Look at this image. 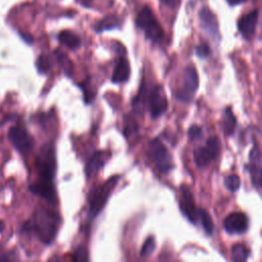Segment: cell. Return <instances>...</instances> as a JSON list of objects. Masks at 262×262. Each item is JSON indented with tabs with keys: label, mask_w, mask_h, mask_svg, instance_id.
<instances>
[{
	"label": "cell",
	"mask_w": 262,
	"mask_h": 262,
	"mask_svg": "<svg viewBox=\"0 0 262 262\" xmlns=\"http://www.w3.org/2000/svg\"><path fill=\"white\" fill-rule=\"evenodd\" d=\"M30 190L32 193L46 200L48 203L54 204L56 201V192L53 183L50 181L38 180L30 185Z\"/></svg>",
	"instance_id": "15"
},
{
	"label": "cell",
	"mask_w": 262,
	"mask_h": 262,
	"mask_svg": "<svg viewBox=\"0 0 262 262\" xmlns=\"http://www.w3.org/2000/svg\"><path fill=\"white\" fill-rule=\"evenodd\" d=\"M198 217L200 218L201 223H202L203 228L206 231V233L209 235L212 234V232L214 230V223H213V220H212L209 212L206 209L201 208L198 210Z\"/></svg>",
	"instance_id": "21"
},
{
	"label": "cell",
	"mask_w": 262,
	"mask_h": 262,
	"mask_svg": "<svg viewBox=\"0 0 262 262\" xmlns=\"http://www.w3.org/2000/svg\"><path fill=\"white\" fill-rule=\"evenodd\" d=\"M231 254L233 262H246L249 257L250 251L245 245L236 244L232 247Z\"/></svg>",
	"instance_id": "22"
},
{
	"label": "cell",
	"mask_w": 262,
	"mask_h": 262,
	"mask_svg": "<svg viewBox=\"0 0 262 262\" xmlns=\"http://www.w3.org/2000/svg\"><path fill=\"white\" fill-rule=\"evenodd\" d=\"M210 47L207 43H201L195 47V54L201 58H206L210 55Z\"/></svg>",
	"instance_id": "28"
},
{
	"label": "cell",
	"mask_w": 262,
	"mask_h": 262,
	"mask_svg": "<svg viewBox=\"0 0 262 262\" xmlns=\"http://www.w3.org/2000/svg\"><path fill=\"white\" fill-rule=\"evenodd\" d=\"M224 184H225L226 188L229 189L230 191H236L239 188L241 179L237 175L231 174L224 178Z\"/></svg>",
	"instance_id": "26"
},
{
	"label": "cell",
	"mask_w": 262,
	"mask_h": 262,
	"mask_svg": "<svg viewBox=\"0 0 262 262\" xmlns=\"http://www.w3.org/2000/svg\"><path fill=\"white\" fill-rule=\"evenodd\" d=\"M92 1H93V0H81L80 2H81V4L84 5V6H89Z\"/></svg>",
	"instance_id": "34"
},
{
	"label": "cell",
	"mask_w": 262,
	"mask_h": 262,
	"mask_svg": "<svg viewBox=\"0 0 262 262\" xmlns=\"http://www.w3.org/2000/svg\"><path fill=\"white\" fill-rule=\"evenodd\" d=\"M113 49H114L118 54H120L121 56H123V54L126 53L125 47H124L120 42H118V41H115V42L113 43Z\"/></svg>",
	"instance_id": "30"
},
{
	"label": "cell",
	"mask_w": 262,
	"mask_h": 262,
	"mask_svg": "<svg viewBox=\"0 0 262 262\" xmlns=\"http://www.w3.org/2000/svg\"><path fill=\"white\" fill-rule=\"evenodd\" d=\"M129 76H130V64L127 58L123 55L119 58V60L115 66L113 76H112V81L114 83L126 82L129 79Z\"/></svg>",
	"instance_id": "17"
},
{
	"label": "cell",
	"mask_w": 262,
	"mask_h": 262,
	"mask_svg": "<svg viewBox=\"0 0 262 262\" xmlns=\"http://www.w3.org/2000/svg\"><path fill=\"white\" fill-rule=\"evenodd\" d=\"M220 151V141L218 137H210L205 145L199 146L193 150V160L198 167H207L212 161H214Z\"/></svg>",
	"instance_id": "6"
},
{
	"label": "cell",
	"mask_w": 262,
	"mask_h": 262,
	"mask_svg": "<svg viewBox=\"0 0 262 262\" xmlns=\"http://www.w3.org/2000/svg\"><path fill=\"white\" fill-rule=\"evenodd\" d=\"M226 2L231 5V6H234V5H238L243 2H245V0H226Z\"/></svg>",
	"instance_id": "32"
},
{
	"label": "cell",
	"mask_w": 262,
	"mask_h": 262,
	"mask_svg": "<svg viewBox=\"0 0 262 262\" xmlns=\"http://www.w3.org/2000/svg\"><path fill=\"white\" fill-rule=\"evenodd\" d=\"M253 185L260 189L262 183V164H261V152L257 145H254L250 151L249 165H248Z\"/></svg>",
	"instance_id": "12"
},
{
	"label": "cell",
	"mask_w": 262,
	"mask_h": 262,
	"mask_svg": "<svg viewBox=\"0 0 262 262\" xmlns=\"http://www.w3.org/2000/svg\"><path fill=\"white\" fill-rule=\"evenodd\" d=\"M224 229L230 234H241L247 231L249 219L243 212H232L223 221Z\"/></svg>",
	"instance_id": "11"
},
{
	"label": "cell",
	"mask_w": 262,
	"mask_h": 262,
	"mask_svg": "<svg viewBox=\"0 0 262 262\" xmlns=\"http://www.w3.org/2000/svg\"><path fill=\"white\" fill-rule=\"evenodd\" d=\"M48 262H64V261L62 260V258H60V257H58V256H53V257H51V258L48 260Z\"/></svg>",
	"instance_id": "33"
},
{
	"label": "cell",
	"mask_w": 262,
	"mask_h": 262,
	"mask_svg": "<svg viewBox=\"0 0 262 262\" xmlns=\"http://www.w3.org/2000/svg\"><path fill=\"white\" fill-rule=\"evenodd\" d=\"M160 1L171 8H175L180 4V0H160Z\"/></svg>",
	"instance_id": "31"
},
{
	"label": "cell",
	"mask_w": 262,
	"mask_h": 262,
	"mask_svg": "<svg viewBox=\"0 0 262 262\" xmlns=\"http://www.w3.org/2000/svg\"><path fill=\"white\" fill-rule=\"evenodd\" d=\"M121 23L122 20L116 16V15H108V16H105L104 18H102L101 20H99L94 29L97 33H101L105 30H113V29H116V28H119L121 26Z\"/></svg>",
	"instance_id": "19"
},
{
	"label": "cell",
	"mask_w": 262,
	"mask_h": 262,
	"mask_svg": "<svg viewBox=\"0 0 262 262\" xmlns=\"http://www.w3.org/2000/svg\"><path fill=\"white\" fill-rule=\"evenodd\" d=\"M3 229H4V224L0 221V232H1V231H3Z\"/></svg>",
	"instance_id": "36"
},
{
	"label": "cell",
	"mask_w": 262,
	"mask_h": 262,
	"mask_svg": "<svg viewBox=\"0 0 262 262\" xmlns=\"http://www.w3.org/2000/svg\"><path fill=\"white\" fill-rule=\"evenodd\" d=\"M111 158V154L108 151L105 150H97L95 151L90 159L88 160L87 164H86V175L87 177H92L94 176L96 173H98L101 168L105 165V163L108 161V159Z\"/></svg>",
	"instance_id": "16"
},
{
	"label": "cell",
	"mask_w": 262,
	"mask_h": 262,
	"mask_svg": "<svg viewBox=\"0 0 262 262\" xmlns=\"http://www.w3.org/2000/svg\"><path fill=\"white\" fill-rule=\"evenodd\" d=\"M201 28L212 38L219 39V24L216 15L208 8L203 7L199 12Z\"/></svg>",
	"instance_id": "13"
},
{
	"label": "cell",
	"mask_w": 262,
	"mask_h": 262,
	"mask_svg": "<svg viewBox=\"0 0 262 262\" xmlns=\"http://www.w3.org/2000/svg\"><path fill=\"white\" fill-rule=\"evenodd\" d=\"M58 40L63 46L68 47L72 50H75V49H77L81 46L80 37L78 35H76L75 33H73L72 31H70V30L61 31L58 34Z\"/></svg>",
	"instance_id": "18"
},
{
	"label": "cell",
	"mask_w": 262,
	"mask_h": 262,
	"mask_svg": "<svg viewBox=\"0 0 262 262\" xmlns=\"http://www.w3.org/2000/svg\"><path fill=\"white\" fill-rule=\"evenodd\" d=\"M148 156L158 170L162 173H168L173 168L172 156L166 145L158 138L152 139L148 145Z\"/></svg>",
	"instance_id": "5"
},
{
	"label": "cell",
	"mask_w": 262,
	"mask_h": 262,
	"mask_svg": "<svg viewBox=\"0 0 262 262\" xmlns=\"http://www.w3.org/2000/svg\"><path fill=\"white\" fill-rule=\"evenodd\" d=\"M222 126H223V131L225 135L229 136L234 132V129L236 126V119L230 107H226L224 112V116L222 119Z\"/></svg>",
	"instance_id": "20"
},
{
	"label": "cell",
	"mask_w": 262,
	"mask_h": 262,
	"mask_svg": "<svg viewBox=\"0 0 262 262\" xmlns=\"http://www.w3.org/2000/svg\"><path fill=\"white\" fill-rule=\"evenodd\" d=\"M8 138L14 148L21 155L28 154L34 146V138L20 127H11L8 131Z\"/></svg>",
	"instance_id": "8"
},
{
	"label": "cell",
	"mask_w": 262,
	"mask_h": 262,
	"mask_svg": "<svg viewBox=\"0 0 262 262\" xmlns=\"http://www.w3.org/2000/svg\"><path fill=\"white\" fill-rule=\"evenodd\" d=\"M119 179L120 177L118 175L112 176L103 183L96 185L89 190V193L87 196V203L89 206V216L91 218H94L97 214L101 212L113 189L116 187Z\"/></svg>",
	"instance_id": "2"
},
{
	"label": "cell",
	"mask_w": 262,
	"mask_h": 262,
	"mask_svg": "<svg viewBox=\"0 0 262 262\" xmlns=\"http://www.w3.org/2000/svg\"><path fill=\"white\" fill-rule=\"evenodd\" d=\"M60 226L59 216L46 208H38L32 219L24 225V229L33 231L39 241L45 245H50L58 232Z\"/></svg>",
	"instance_id": "1"
},
{
	"label": "cell",
	"mask_w": 262,
	"mask_h": 262,
	"mask_svg": "<svg viewBox=\"0 0 262 262\" xmlns=\"http://www.w3.org/2000/svg\"><path fill=\"white\" fill-rule=\"evenodd\" d=\"M156 248V242H155V238L154 236H148L145 242L143 243L142 247H141V251H140V255L141 257H147L149 256L154 250Z\"/></svg>",
	"instance_id": "27"
},
{
	"label": "cell",
	"mask_w": 262,
	"mask_h": 262,
	"mask_svg": "<svg viewBox=\"0 0 262 262\" xmlns=\"http://www.w3.org/2000/svg\"><path fill=\"white\" fill-rule=\"evenodd\" d=\"M179 207L183 215L191 222L196 223L198 220V210L194 204L193 195L191 193L190 188L183 184L180 187V199H179Z\"/></svg>",
	"instance_id": "10"
},
{
	"label": "cell",
	"mask_w": 262,
	"mask_h": 262,
	"mask_svg": "<svg viewBox=\"0 0 262 262\" xmlns=\"http://www.w3.org/2000/svg\"><path fill=\"white\" fill-rule=\"evenodd\" d=\"M199 87V76L196 70L192 66H187L183 72V84L180 90L176 93L177 99L188 102L192 99Z\"/></svg>",
	"instance_id": "7"
},
{
	"label": "cell",
	"mask_w": 262,
	"mask_h": 262,
	"mask_svg": "<svg viewBox=\"0 0 262 262\" xmlns=\"http://www.w3.org/2000/svg\"><path fill=\"white\" fill-rule=\"evenodd\" d=\"M36 67L39 73L41 74L48 73L52 68V62L50 57L46 54H41L36 61Z\"/></svg>",
	"instance_id": "24"
},
{
	"label": "cell",
	"mask_w": 262,
	"mask_h": 262,
	"mask_svg": "<svg viewBox=\"0 0 262 262\" xmlns=\"http://www.w3.org/2000/svg\"><path fill=\"white\" fill-rule=\"evenodd\" d=\"M54 53H55V56L57 57L59 63L61 64V67H62V69H63L66 75H68L69 77H71L72 74H73V70H74V67H73L72 61L69 59V57H68L64 53H62V52L59 51V50H56Z\"/></svg>",
	"instance_id": "23"
},
{
	"label": "cell",
	"mask_w": 262,
	"mask_h": 262,
	"mask_svg": "<svg viewBox=\"0 0 262 262\" xmlns=\"http://www.w3.org/2000/svg\"><path fill=\"white\" fill-rule=\"evenodd\" d=\"M136 26L144 32L145 38L152 42H158L164 37V31L149 6L145 5L139 11L136 17Z\"/></svg>",
	"instance_id": "4"
},
{
	"label": "cell",
	"mask_w": 262,
	"mask_h": 262,
	"mask_svg": "<svg viewBox=\"0 0 262 262\" xmlns=\"http://www.w3.org/2000/svg\"><path fill=\"white\" fill-rule=\"evenodd\" d=\"M202 133H203L202 128L199 127V126H196V125H192V126L188 129V137H189L191 140L199 139V138L202 136Z\"/></svg>",
	"instance_id": "29"
},
{
	"label": "cell",
	"mask_w": 262,
	"mask_h": 262,
	"mask_svg": "<svg viewBox=\"0 0 262 262\" xmlns=\"http://www.w3.org/2000/svg\"><path fill=\"white\" fill-rule=\"evenodd\" d=\"M0 262H11V261H10V259L7 256L3 255V256L0 257Z\"/></svg>",
	"instance_id": "35"
},
{
	"label": "cell",
	"mask_w": 262,
	"mask_h": 262,
	"mask_svg": "<svg viewBox=\"0 0 262 262\" xmlns=\"http://www.w3.org/2000/svg\"><path fill=\"white\" fill-rule=\"evenodd\" d=\"M73 262H89L87 249L84 246H79L75 249L73 254Z\"/></svg>",
	"instance_id": "25"
},
{
	"label": "cell",
	"mask_w": 262,
	"mask_h": 262,
	"mask_svg": "<svg viewBox=\"0 0 262 262\" xmlns=\"http://www.w3.org/2000/svg\"><path fill=\"white\" fill-rule=\"evenodd\" d=\"M148 107L152 118H158L163 115L168 106L167 97L164 88L161 85L155 86L147 96Z\"/></svg>",
	"instance_id": "9"
},
{
	"label": "cell",
	"mask_w": 262,
	"mask_h": 262,
	"mask_svg": "<svg viewBox=\"0 0 262 262\" xmlns=\"http://www.w3.org/2000/svg\"><path fill=\"white\" fill-rule=\"evenodd\" d=\"M36 170L39 180L52 182L56 171L55 148L52 143H45L36 157Z\"/></svg>",
	"instance_id": "3"
},
{
	"label": "cell",
	"mask_w": 262,
	"mask_h": 262,
	"mask_svg": "<svg viewBox=\"0 0 262 262\" xmlns=\"http://www.w3.org/2000/svg\"><path fill=\"white\" fill-rule=\"evenodd\" d=\"M259 12L257 9L250 11L249 13L243 15L237 21V29L239 33L246 39H251L255 35V31L258 24Z\"/></svg>",
	"instance_id": "14"
}]
</instances>
